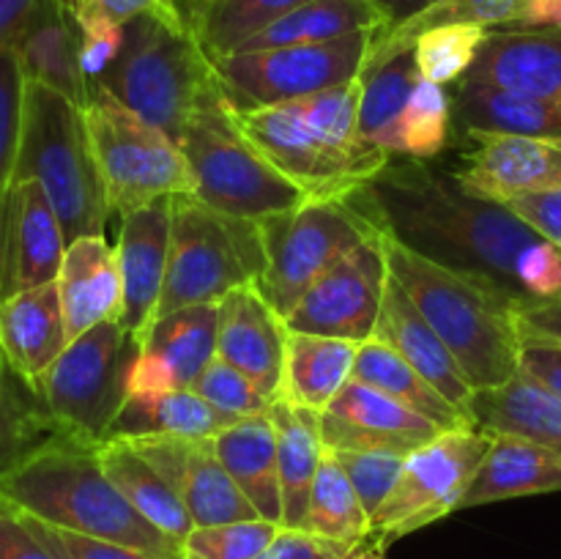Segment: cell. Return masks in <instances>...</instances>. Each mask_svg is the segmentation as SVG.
<instances>
[{
    "label": "cell",
    "mask_w": 561,
    "mask_h": 559,
    "mask_svg": "<svg viewBox=\"0 0 561 559\" xmlns=\"http://www.w3.org/2000/svg\"><path fill=\"white\" fill-rule=\"evenodd\" d=\"M354 197L381 233L526 307L518 269L542 239L504 203L471 195L425 159L389 162Z\"/></svg>",
    "instance_id": "obj_1"
},
{
    "label": "cell",
    "mask_w": 561,
    "mask_h": 559,
    "mask_svg": "<svg viewBox=\"0 0 561 559\" xmlns=\"http://www.w3.org/2000/svg\"><path fill=\"white\" fill-rule=\"evenodd\" d=\"M362 80L272 107H230L241 135L294 181L307 201H340L365 190L389 162L359 135Z\"/></svg>",
    "instance_id": "obj_2"
},
{
    "label": "cell",
    "mask_w": 561,
    "mask_h": 559,
    "mask_svg": "<svg viewBox=\"0 0 561 559\" xmlns=\"http://www.w3.org/2000/svg\"><path fill=\"white\" fill-rule=\"evenodd\" d=\"M0 497L58 529L184 559L181 543L142 518L115 488L93 442L49 433L0 471Z\"/></svg>",
    "instance_id": "obj_3"
},
{
    "label": "cell",
    "mask_w": 561,
    "mask_h": 559,
    "mask_svg": "<svg viewBox=\"0 0 561 559\" xmlns=\"http://www.w3.org/2000/svg\"><path fill=\"white\" fill-rule=\"evenodd\" d=\"M387 269L416 310L436 329L477 389H491L518 373V307L477 280L463 277L442 263L383 233Z\"/></svg>",
    "instance_id": "obj_4"
},
{
    "label": "cell",
    "mask_w": 561,
    "mask_h": 559,
    "mask_svg": "<svg viewBox=\"0 0 561 559\" xmlns=\"http://www.w3.org/2000/svg\"><path fill=\"white\" fill-rule=\"evenodd\" d=\"M124 27V49L99 85L179 142L201 110L225 99L217 69L192 27L151 14Z\"/></svg>",
    "instance_id": "obj_5"
},
{
    "label": "cell",
    "mask_w": 561,
    "mask_h": 559,
    "mask_svg": "<svg viewBox=\"0 0 561 559\" xmlns=\"http://www.w3.org/2000/svg\"><path fill=\"white\" fill-rule=\"evenodd\" d=\"M16 181H38L64 225L66 241L104 236L110 206L93 162L82 107L38 82L25 85Z\"/></svg>",
    "instance_id": "obj_6"
},
{
    "label": "cell",
    "mask_w": 561,
    "mask_h": 559,
    "mask_svg": "<svg viewBox=\"0 0 561 559\" xmlns=\"http://www.w3.org/2000/svg\"><path fill=\"white\" fill-rule=\"evenodd\" d=\"M263 269L266 250L255 219L230 217L195 195H173L168 274L153 321L184 307L211 305L241 285H255Z\"/></svg>",
    "instance_id": "obj_7"
},
{
    "label": "cell",
    "mask_w": 561,
    "mask_h": 559,
    "mask_svg": "<svg viewBox=\"0 0 561 559\" xmlns=\"http://www.w3.org/2000/svg\"><path fill=\"white\" fill-rule=\"evenodd\" d=\"M82 121L107 192L110 214L124 219L159 197L195 192L192 170L179 142L126 107L99 82L88 85Z\"/></svg>",
    "instance_id": "obj_8"
},
{
    "label": "cell",
    "mask_w": 561,
    "mask_h": 559,
    "mask_svg": "<svg viewBox=\"0 0 561 559\" xmlns=\"http://www.w3.org/2000/svg\"><path fill=\"white\" fill-rule=\"evenodd\" d=\"M140 343L118 321L71 340L33 392L53 433L102 444L118 417Z\"/></svg>",
    "instance_id": "obj_9"
},
{
    "label": "cell",
    "mask_w": 561,
    "mask_h": 559,
    "mask_svg": "<svg viewBox=\"0 0 561 559\" xmlns=\"http://www.w3.org/2000/svg\"><path fill=\"white\" fill-rule=\"evenodd\" d=\"M179 148L195 181L192 195L230 217L261 223L307 201L305 192L241 135L228 113V99L201 110L181 135Z\"/></svg>",
    "instance_id": "obj_10"
},
{
    "label": "cell",
    "mask_w": 561,
    "mask_h": 559,
    "mask_svg": "<svg viewBox=\"0 0 561 559\" xmlns=\"http://www.w3.org/2000/svg\"><path fill=\"white\" fill-rule=\"evenodd\" d=\"M257 225L266 250V269L255 280V288L283 318L345 252L381 233L354 197L305 201Z\"/></svg>",
    "instance_id": "obj_11"
},
{
    "label": "cell",
    "mask_w": 561,
    "mask_h": 559,
    "mask_svg": "<svg viewBox=\"0 0 561 559\" xmlns=\"http://www.w3.org/2000/svg\"><path fill=\"white\" fill-rule=\"evenodd\" d=\"M373 36L376 31H362L323 44L230 53L211 58V64L230 107H272L356 80Z\"/></svg>",
    "instance_id": "obj_12"
},
{
    "label": "cell",
    "mask_w": 561,
    "mask_h": 559,
    "mask_svg": "<svg viewBox=\"0 0 561 559\" xmlns=\"http://www.w3.org/2000/svg\"><path fill=\"white\" fill-rule=\"evenodd\" d=\"M491 438L493 433L480 427H455L416 447L405 458L403 475L387 502L370 518L367 543L387 548L389 543L455 513L491 447Z\"/></svg>",
    "instance_id": "obj_13"
},
{
    "label": "cell",
    "mask_w": 561,
    "mask_h": 559,
    "mask_svg": "<svg viewBox=\"0 0 561 559\" xmlns=\"http://www.w3.org/2000/svg\"><path fill=\"white\" fill-rule=\"evenodd\" d=\"M381 236H370L345 252L285 316L288 332L323 334L365 343L381 316L389 269Z\"/></svg>",
    "instance_id": "obj_14"
},
{
    "label": "cell",
    "mask_w": 561,
    "mask_h": 559,
    "mask_svg": "<svg viewBox=\"0 0 561 559\" xmlns=\"http://www.w3.org/2000/svg\"><path fill=\"white\" fill-rule=\"evenodd\" d=\"M184 502L195 526L236 524L261 518L250 499L230 480L211 438L142 436L126 438Z\"/></svg>",
    "instance_id": "obj_15"
},
{
    "label": "cell",
    "mask_w": 561,
    "mask_h": 559,
    "mask_svg": "<svg viewBox=\"0 0 561 559\" xmlns=\"http://www.w3.org/2000/svg\"><path fill=\"white\" fill-rule=\"evenodd\" d=\"M471 151L453 179L471 195L507 203L535 192L561 190V137H518L469 129Z\"/></svg>",
    "instance_id": "obj_16"
},
{
    "label": "cell",
    "mask_w": 561,
    "mask_h": 559,
    "mask_svg": "<svg viewBox=\"0 0 561 559\" xmlns=\"http://www.w3.org/2000/svg\"><path fill=\"white\" fill-rule=\"evenodd\" d=\"M327 449H403L414 453L444 433L442 425L351 376L321 414Z\"/></svg>",
    "instance_id": "obj_17"
},
{
    "label": "cell",
    "mask_w": 561,
    "mask_h": 559,
    "mask_svg": "<svg viewBox=\"0 0 561 559\" xmlns=\"http://www.w3.org/2000/svg\"><path fill=\"white\" fill-rule=\"evenodd\" d=\"M170 228H173V197H159L121 219L115 255H118L121 288H124V310L118 323L137 343L153 323V312L162 296Z\"/></svg>",
    "instance_id": "obj_18"
},
{
    "label": "cell",
    "mask_w": 561,
    "mask_h": 559,
    "mask_svg": "<svg viewBox=\"0 0 561 559\" xmlns=\"http://www.w3.org/2000/svg\"><path fill=\"white\" fill-rule=\"evenodd\" d=\"M285 345V318L257 294L255 285H241L219 299L217 356L244 373L272 403L283 387Z\"/></svg>",
    "instance_id": "obj_19"
},
{
    "label": "cell",
    "mask_w": 561,
    "mask_h": 559,
    "mask_svg": "<svg viewBox=\"0 0 561 559\" xmlns=\"http://www.w3.org/2000/svg\"><path fill=\"white\" fill-rule=\"evenodd\" d=\"M373 338L398 351L427 384H433L469 420L471 427H477L474 414H471V400H474L477 387L469 381L453 351L444 345L436 329L422 318L411 296L405 294L403 285L392 274L387 280L381 316H378Z\"/></svg>",
    "instance_id": "obj_20"
},
{
    "label": "cell",
    "mask_w": 561,
    "mask_h": 559,
    "mask_svg": "<svg viewBox=\"0 0 561 559\" xmlns=\"http://www.w3.org/2000/svg\"><path fill=\"white\" fill-rule=\"evenodd\" d=\"M66 247L64 225L44 186L38 181H16L9 201L3 296L55 283Z\"/></svg>",
    "instance_id": "obj_21"
},
{
    "label": "cell",
    "mask_w": 561,
    "mask_h": 559,
    "mask_svg": "<svg viewBox=\"0 0 561 559\" xmlns=\"http://www.w3.org/2000/svg\"><path fill=\"white\" fill-rule=\"evenodd\" d=\"M69 345L58 283L16 290L0 299V354L5 367L36 392L44 373Z\"/></svg>",
    "instance_id": "obj_22"
},
{
    "label": "cell",
    "mask_w": 561,
    "mask_h": 559,
    "mask_svg": "<svg viewBox=\"0 0 561 559\" xmlns=\"http://www.w3.org/2000/svg\"><path fill=\"white\" fill-rule=\"evenodd\" d=\"M466 80L561 102V27L488 31Z\"/></svg>",
    "instance_id": "obj_23"
},
{
    "label": "cell",
    "mask_w": 561,
    "mask_h": 559,
    "mask_svg": "<svg viewBox=\"0 0 561 559\" xmlns=\"http://www.w3.org/2000/svg\"><path fill=\"white\" fill-rule=\"evenodd\" d=\"M69 343L104 321H121L124 288L115 247L104 236H82L66 247L58 272Z\"/></svg>",
    "instance_id": "obj_24"
},
{
    "label": "cell",
    "mask_w": 561,
    "mask_h": 559,
    "mask_svg": "<svg viewBox=\"0 0 561 559\" xmlns=\"http://www.w3.org/2000/svg\"><path fill=\"white\" fill-rule=\"evenodd\" d=\"M16 55L27 82L53 88L80 107L85 104L88 82L80 71L77 22L64 0H38L25 33L16 42Z\"/></svg>",
    "instance_id": "obj_25"
},
{
    "label": "cell",
    "mask_w": 561,
    "mask_h": 559,
    "mask_svg": "<svg viewBox=\"0 0 561 559\" xmlns=\"http://www.w3.org/2000/svg\"><path fill=\"white\" fill-rule=\"evenodd\" d=\"M561 491V455L526 438L493 433L491 447L471 480L460 507H480L518 497Z\"/></svg>",
    "instance_id": "obj_26"
},
{
    "label": "cell",
    "mask_w": 561,
    "mask_h": 559,
    "mask_svg": "<svg viewBox=\"0 0 561 559\" xmlns=\"http://www.w3.org/2000/svg\"><path fill=\"white\" fill-rule=\"evenodd\" d=\"M214 447L230 480L250 499L257 515L283 526V486L272 417H241L214 436Z\"/></svg>",
    "instance_id": "obj_27"
},
{
    "label": "cell",
    "mask_w": 561,
    "mask_h": 559,
    "mask_svg": "<svg viewBox=\"0 0 561 559\" xmlns=\"http://www.w3.org/2000/svg\"><path fill=\"white\" fill-rule=\"evenodd\" d=\"M471 414L480 431L507 433L561 455V398L524 370L491 389H477Z\"/></svg>",
    "instance_id": "obj_28"
},
{
    "label": "cell",
    "mask_w": 561,
    "mask_h": 559,
    "mask_svg": "<svg viewBox=\"0 0 561 559\" xmlns=\"http://www.w3.org/2000/svg\"><path fill=\"white\" fill-rule=\"evenodd\" d=\"M277 433L279 486H283V526L301 529L310 507L312 482L321 466L327 444H323L321 414L305 406H294L277 398L268 409Z\"/></svg>",
    "instance_id": "obj_29"
},
{
    "label": "cell",
    "mask_w": 561,
    "mask_h": 559,
    "mask_svg": "<svg viewBox=\"0 0 561 559\" xmlns=\"http://www.w3.org/2000/svg\"><path fill=\"white\" fill-rule=\"evenodd\" d=\"M359 345L343 338L288 332L279 398L323 414L343 384L354 376Z\"/></svg>",
    "instance_id": "obj_30"
},
{
    "label": "cell",
    "mask_w": 561,
    "mask_h": 559,
    "mask_svg": "<svg viewBox=\"0 0 561 559\" xmlns=\"http://www.w3.org/2000/svg\"><path fill=\"white\" fill-rule=\"evenodd\" d=\"M236 420L241 417L225 414L192 389H173L164 395H129L110 425L107 438H211Z\"/></svg>",
    "instance_id": "obj_31"
},
{
    "label": "cell",
    "mask_w": 561,
    "mask_h": 559,
    "mask_svg": "<svg viewBox=\"0 0 561 559\" xmlns=\"http://www.w3.org/2000/svg\"><path fill=\"white\" fill-rule=\"evenodd\" d=\"M219 301L195 305L157 318L140 338V354L151 356L173 378L175 389H192L217 356Z\"/></svg>",
    "instance_id": "obj_32"
},
{
    "label": "cell",
    "mask_w": 561,
    "mask_h": 559,
    "mask_svg": "<svg viewBox=\"0 0 561 559\" xmlns=\"http://www.w3.org/2000/svg\"><path fill=\"white\" fill-rule=\"evenodd\" d=\"M455 115L469 129L518 137H561V102L510 91L499 85L460 80L455 93Z\"/></svg>",
    "instance_id": "obj_33"
},
{
    "label": "cell",
    "mask_w": 561,
    "mask_h": 559,
    "mask_svg": "<svg viewBox=\"0 0 561 559\" xmlns=\"http://www.w3.org/2000/svg\"><path fill=\"white\" fill-rule=\"evenodd\" d=\"M383 25L387 20L373 0H307L239 44L236 53L323 44L362 31H381Z\"/></svg>",
    "instance_id": "obj_34"
},
{
    "label": "cell",
    "mask_w": 561,
    "mask_h": 559,
    "mask_svg": "<svg viewBox=\"0 0 561 559\" xmlns=\"http://www.w3.org/2000/svg\"><path fill=\"white\" fill-rule=\"evenodd\" d=\"M99 458L115 488L129 499V504L142 518L151 521L173 540H186L195 524H192L184 502L173 491V486L126 438H107L99 444Z\"/></svg>",
    "instance_id": "obj_35"
},
{
    "label": "cell",
    "mask_w": 561,
    "mask_h": 559,
    "mask_svg": "<svg viewBox=\"0 0 561 559\" xmlns=\"http://www.w3.org/2000/svg\"><path fill=\"white\" fill-rule=\"evenodd\" d=\"M354 378L370 384V387L381 389L389 398L400 400L409 409L420 411L422 417L442 425L444 431H455V427H471L469 420L438 392L433 384H427L403 356L378 338L365 340L359 345V354L354 362Z\"/></svg>",
    "instance_id": "obj_36"
},
{
    "label": "cell",
    "mask_w": 561,
    "mask_h": 559,
    "mask_svg": "<svg viewBox=\"0 0 561 559\" xmlns=\"http://www.w3.org/2000/svg\"><path fill=\"white\" fill-rule=\"evenodd\" d=\"M414 49L383 55V58L365 60L362 69V104H359V135L362 140L373 142L376 148L392 157L394 126L400 113L420 80Z\"/></svg>",
    "instance_id": "obj_37"
},
{
    "label": "cell",
    "mask_w": 561,
    "mask_h": 559,
    "mask_svg": "<svg viewBox=\"0 0 561 559\" xmlns=\"http://www.w3.org/2000/svg\"><path fill=\"white\" fill-rule=\"evenodd\" d=\"M301 529L312 535L329 537V540L348 543V546H367L370 540V515L362 504L359 493L351 486L348 475L337 464L332 453H323L318 466L316 482H312L310 507Z\"/></svg>",
    "instance_id": "obj_38"
},
{
    "label": "cell",
    "mask_w": 561,
    "mask_h": 559,
    "mask_svg": "<svg viewBox=\"0 0 561 559\" xmlns=\"http://www.w3.org/2000/svg\"><path fill=\"white\" fill-rule=\"evenodd\" d=\"M524 5L526 0H442L425 14L414 16L394 31H376L367 60L414 49L416 36L438 25H482L488 31H496L502 25H518Z\"/></svg>",
    "instance_id": "obj_39"
},
{
    "label": "cell",
    "mask_w": 561,
    "mask_h": 559,
    "mask_svg": "<svg viewBox=\"0 0 561 559\" xmlns=\"http://www.w3.org/2000/svg\"><path fill=\"white\" fill-rule=\"evenodd\" d=\"M301 3L307 0H214L201 16L192 20V31L208 58H222Z\"/></svg>",
    "instance_id": "obj_40"
},
{
    "label": "cell",
    "mask_w": 561,
    "mask_h": 559,
    "mask_svg": "<svg viewBox=\"0 0 561 559\" xmlns=\"http://www.w3.org/2000/svg\"><path fill=\"white\" fill-rule=\"evenodd\" d=\"M25 71L16 49H0V296L5 285V230L25 115Z\"/></svg>",
    "instance_id": "obj_41"
},
{
    "label": "cell",
    "mask_w": 561,
    "mask_h": 559,
    "mask_svg": "<svg viewBox=\"0 0 561 559\" xmlns=\"http://www.w3.org/2000/svg\"><path fill=\"white\" fill-rule=\"evenodd\" d=\"M449 118H453V104L444 88L420 77L394 126L392 157L427 162L442 153L449 140Z\"/></svg>",
    "instance_id": "obj_42"
},
{
    "label": "cell",
    "mask_w": 561,
    "mask_h": 559,
    "mask_svg": "<svg viewBox=\"0 0 561 559\" xmlns=\"http://www.w3.org/2000/svg\"><path fill=\"white\" fill-rule=\"evenodd\" d=\"M485 38L488 27L482 25H438L420 33L414 42L420 75L442 88L447 82L463 80Z\"/></svg>",
    "instance_id": "obj_43"
},
{
    "label": "cell",
    "mask_w": 561,
    "mask_h": 559,
    "mask_svg": "<svg viewBox=\"0 0 561 559\" xmlns=\"http://www.w3.org/2000/svg\"><path fill=\"white\" fill-rule=\"evenodd\" d=\"M277 532L279 524L266 518L195 526L181 548H184V559H266Z\"/></svg>",
    "instance_id": "obj_44"
},
{
    "label": "cell",
    "mask_w": 561,
    "mask_h": 559,
    "mask_svg": "<svg viewBox=\"0 0 561 559\" xmlns=\"http://www.w3.org/2000/svg\"><path fill=\"white\" fill-rule=\"evenodd\" d=\"M53 433L31 389L9 370H0V471L14 464L25 449Z\"/></svg>",
    "instance_id": "obj_45"
},
{
    "label": "cell",
    "mask_w": 561,
    "mask_h": 559,
    "mask_svg": "<svg viewBox=\"0 0 561 559\" xmlns=\"http://www.w3.org/2000/svg\"><path fill=\"white\" fill-rule=\"evenodd\" d=\"M329 453L343 466L370 518L387 502L394 482L403 475L405 458L411 455L403 449H329Z\"/></svg>",
    "instance_id": "obj_46"
},
{
    "label": "cell",
    "mask_w": 561,
    "mask_h": 559,
    "mask_svg": "<svg viewBox=\"0 0 561 559\" xmlns=\"http://www.w3.org/2000/svg\"><path fill=\"white\" fill-rule=\"evenodd\" d=\"M192 392H197L203 400L233 417L268 414V409H272V400L244 373L236 370L233 365L222 362L219 356H214L211 365L192 384Z\"/></svg>",
    "instance_id": "obj_47"
},
{
    "label": "cell",
    "mask_w": 561,
    "mask_h": 559,
    "mask_svg": "<svg viewBox=\"0 0 561 559\" xmlns=\"http://www.w3.org/2000/svg\"><path fill=\"white\" fill-rule=\"evenodd\" d=\"M0 559H69L44 521L0 497Z\"/></svg>",
    "instance_id": "obj_48"
},
{
    "label": "cell",
    "mask_w": 561,
    "mask_h": 559,
    "mask_svg": "<svg viewBox=\"0 0 561 559\" xmlns=\"http://www.w3.org/2000/svg\"><path fill=\"white\" fill-rule=\"evenodd\" d=\"M75 22L77 38H80V71L88 85H93L118 60L121 49H124L126 27L124 22L110 20L93 9H82L80 14H75Z\"/></svg>",
    "instance_id": "obj_49"
},
{
    "label": "cell",
    "mask_w": 561,
    "mask_h": 559,
    "mask_svg": "<svg viewBox=\"0 0 561 559\" xmlns=\"http://www.w3.org/2000/svg\"><path fill=\"white\" fill-rule=\"evenodd\" d=\"M359 551L348 543L329 540L307 529H285L279 526L277 537L268 546L266 559H351Z\"/></svg>",
    "instance_id": "obj_50"
},
{
    "label": "cell",
    "mask_w": 561,
    "mask_h": 559,
    "mask_svg": "<svg viewBox=\"0 0 561 559\" xmlns=\"http://www.w3.org/2000/svg\"><path fill=\"white\" fill-rule=\"evenodd\" d=\"M518 370L561 398V343L540 334H520Z\"/></svg>",
    "instance_id": "obj_51"
},
{
    "label": "cell",
    "mask_w": 561,
    "mask_h": 559,
    "mask_svg": "<svg viewBox=\"0 0 561 559\" xmlns=\"http://www.w3.org/2000/svg\"><path fill=\"white\" fill-rule=\"evenodd\" d=\"M504 206L513 214H518L526 225H531L542 239L561 247V190L513 197Z\"/></svg>",
    "instance_id": "obj_52"
},
{
    "label": "cell",
    "mask_w": 561,
    "mask_h": 559,
    "mask_svg": "<svg viewBox=\"0 0 561 559\" xmlns=\"http://www.w3.org/2000/svg\"><path fill=\"white\" fill-rule=\"evenodd\" d=\"M88 9L99 11V14L110 16L115 22H129L135 16L142 14H151L157 20L170 22V25H179V27H192L190 20L184 16L181 11L179 0H93Z\"/></svg>",
    "instance_id": "obj_53"
},
{
    "label": "cell",
    "mask_w": 561,
    "mask_h": 559,
    "mask_svg": "<svg viewBox=\"0 0 561 559\" xmlns=\"http://www.w3.org/2000/svg\"><path fill=\"white\" fill-rule=\"evenodd\" d=\"M49 529H53L55 540H58V546L64 548V554L69 559H162L151 557V554L146 551H137V548L118 546V543L96 540V537L58 529V526H49Z\"/></svg>",
    "instance_id": "obj_54"
},
{
    "label": "cell",
    "mask_w": 561,
    "mask_h": 559,
    "mask_svg": "<svg viewBox=\"0 0 561 559\" xmlns=\"http://www.w3.org/2000/svg\"><path fill=\"white\" fill-rule=\"evenodd\" d=\"M515 318H518L520 334H540V338H551L561 343V299L520 307Z\"/></svg>",
    "instance_id": "obj_55"
},
{
    "label": "cell",
    "mask_w": 561,
    "mask_h": 559,
    "mask_svg": "<svg viewBox=\"0 0 561 559\" xmlns=\"http://www.w3.org/2000/svg\"><path fill=\"white\" fill-rule=\"evenodd\" d=\"M38 0H0V49H16Z\"/></svg>",
    "instance_id": "obj_56"
},
{
    "label": "cell",
    "mask_w": 561,
    "mask_h": 559,
    "mask_svg": "<svg viewBox=\"0 0 561 559\" xmlns=\"http://www.w3.org/2000/svg\"><path fill=\"white\" fill-rule=\"evenodd\" d=\"M373 3L381 9L383 20H387V25H383L381 31H394V27L405 25V22L414 20V16L425 14L427 9H433V5L442 3V0H373Z\"/></svg>",
    "instance_id": "obj_57"
},
{
    "label": "cell",
    "mask_w": 561,
    "mask_h": 559,
    "mask_svg": "<svg viewBox=\"0 0 561 559\" xmlns=\"http://www.w3.org/2000/svg\"><path fill=\"white\" fill-rule=\"evenodd\" d=\"M520 27H561V0H526Z\"/></svg>",
    "instance_id": "obj_58"
},
{
    "label": "cell",
    "mask_w": 561,
    "mask_h": 559,
    "mask_svg": "<svg viewBox=\"0 0 561 559\" xmlns=\"http://www.w3.org/2000/svg\"><path fill=\"white\" fill-rule=\"evenodd\" d=\"M211 3L214 0H179L181 11H184V16L190 20V25H192V20H195V16H201Z\"/></svg>",
    "instance_id": "obj_59"
},
{
    "label": "cell",
    "mask_w": 561,
    "mask_h": 559,
    "mask_svg": "<svg viewBox=\"0 0 561 559\" xmlns=\"http://www.w3.org/2000/svg\"><path fill=\"white\" fill-rule=\"evenodd\" d=\"M351 559H387V557H383L381 546H373V543H367V546H362Z\"/></svg>",
    "instance_id": "obj_60"
},
{
    "label": "cell",
    "mask_w": 561,
    "mask_h": 559,
    "mask_svg": "<svg viewBox=\"0 0 561 559\" xmlns=\"http://www.w3.org/2000/svg\"><path fill=\"white\" fill-rule=\"evenodd\" d=\"M66 3V9L71 11V14H80L82 9H88V5L93 3V0H64Z\"/></svg>",
    "instance_id": "obj_61"
},
{
    "label": "cell",
    "mask_w": 561,
    "mask_h": 559,
    "mask_svg": "<svg viewBox=\"0 0 561 559\" xmlns=\"http://www.w3.org/2000/svg\"><path fill=\"white\" fill-rule=\"evenodd\" d=\"M3 367H5V362H3V354H0V370H3Z\"/></svg>",
    "instance_id": "obj_62"
}]
</instances>
